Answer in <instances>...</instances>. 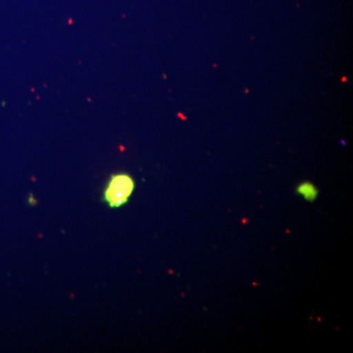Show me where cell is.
Returning <instances> with one entry per match:
<instances>
[{
    "mask_svg": "<svg viewBox=\"0 0 353 353\" xmlns=\"http://www.w3.org/2000/svg\"><path fill=\"white\" fill-rule=\"evenodd\" d=\"M136 188V183L131 175L127 173L113 174L109 178L103 190V201L108 208H122L131 199Z\"/></svg>",
    "mask_w": 353,
    "mask_h": 353,
    "instance_id": "6da1fadb",
    "label": "cell"
},
{
    "mask_svg": "<svg viewBox=\"0 0 353 353\" xmlns=\"http://www.w3.org/2000/svg\"><path fill=\"white\" fill-rule=\"evenodd\" d=\"M297 194L303 197L305 201H313L317 199L318 190L313 183H303L297 187Z\"/></svg>",
    "mask_w": 353,
    "mask_h": 353,
    "instance_id": "7a4b0ae2",
    "label": "cell"
}]
</instances>
